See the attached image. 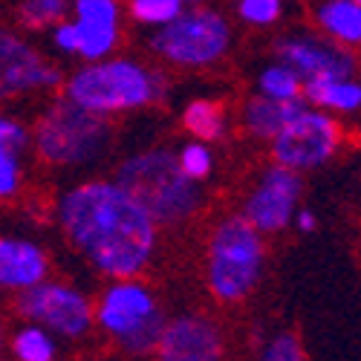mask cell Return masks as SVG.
<instances>
[{"mask_svg":"<svg viewBox=\"0 0 361 361\" xmlns=\"http://www.w3.org/2000/svg\"><path fill=\"white\" fill-rule=\"evenodd\" d=\"M58 217L70 243L110 278H133L157 246V223L116 183H84L67 191Z\"/></svg>","mask_w":361,"mask_h":361,"instance_id":"1","label":"cell"},{"mask_svg":"<svg viewBox=\"0 0 361 361\" xmlns=\"http://www.w3.org/2000/svg\"><path fill=\"white\" fill-rule=\"evenodd\" d=\"M116 185L125 188L154 223L188 220L200 208L197 183L183 173L171 150H147L130 157L118 168Z\"/></svg>","mask_w":361,"mask_h":361,"instance_id":"2","label":"cell"},{"mask_svg":"<svg viewBox=\"0 0 361 361\" xmlns=\"http://www.w3.org/2000/svg\"><path fill=\"white\" fill-rule=\"evenodd\" d=\"M162 93L157 73L136 61H90L67 81V99L90 113H118L150 104Z\"/></svg>","mask_w":361,"mask_h":361,"instance_id":"3","label":"cell"},{"mask_svg":"<svg viewBox=\"0 0 361 361\" xmlns=\"http://www.w3.org/2000/svg\"><path fill=\"white\" fill-rule=\"evenodd\" d=\"M263 272L260 231L240 214L217 226L208 246V286L220 300H243Z\"/></svg>","mask_w":361,"mask_h":361,"instance_id":"4","label":"cell"},{"mask_svg":"<svg viewBox=\"0 0 361 361\" xmlns=\"http://www.w3.org/2000/svg\"><path fill=\"white\" fill-rule=\"evenodd\" d=\"M110 136L113 130L104 116L64 99L41 116L35 128V147L52 165H84L104 154Z\"/></svg>","mask_w":361,"mask_h":361,"instance_id":"5","label":"cell"},{"mask_svg":"<svg viewBox=\"0 0 361 361\" xmlns=\"http://www.w3.org/2000/svg\"><path fill=\"white\" fill-rule=\"evenodd\" d=\"M96 318L107 329V336H113L128 353L139 355L157 350L168 324L162 310L157 307L154 292L130 278H122L102 295Z\"/></svg>","mask_w":361,"mask_h":361,"instance_id":"6","label":"cell"},{"mask_svg":"<svg viewBox=\"0 0 361 361\" xmlns=\"http://www.w3.org/2000/svg\"><path fill=\"white\" fill-rule=\"evenodd\" d=\"M231 32L223 15L212 9H183L173 20L162 23L154 35V49L173 64L183 67H205L214 64L228 49Z\"/></svg>","mask_w":361,"mask_h":361,"instance_id":"7","label":"cell"},{"mask_svg":"<svg viewBox=\"0 0 361 361\" xmlns=\"http://www.w3.org/2000/svg\"><path fill=\"white\" fill-rule=\"evenodd\" d=\"M341 130L333 116L321 110H300L292 122L272 139L275 162L292 171H310L324 165L338 150Z\"/></svg>","mask_w":361,"mask_h":361,"instance_id":"8","label":"cell"},{"mask_svg":"<svg viewBox=\"0 0 361 361\" xmlns=\"http://www.w3.org/2000/svg\"><path fill=\"white\" fill-rule=\"evenodd\" d=\"M18 307L38 326L52 329V333L67 336V338H78L93 326V307H90V300L67 283L41 281L35 286H29L20 292Z\"/></svg>","mask_w":361,"mask_h":361,"instance_id":"9","label":"cell"},{"mask_svg":"<svg viewBox=\"0 0 361 361\" xmlns=\"http://www.w3.org/2000/svg\"><path fill=\"white\" fill-rule=\"evenodd\" d=\"M300 191H304V185H300V176L292 168H283V165L269 168L260 179V185L255 188V194L246 200L243 217L257 231H281L295 217Z\"/></svg>","mask_w":361,"mask_h":361,"instance_id":"10","label":"cell"},{"mask_svg":"<svg viewBox=\"0 0 361 361\" xmlns=\"http://www.w3.org/2000/svg\"><path fill=\"white\" fill-rule=\"evenodd\" d=\"M58 70L44 64V58L23 38L0 29V102L58 84Z\"/></svg>","mask_w":361,"mask_h":361,"instance_id":"11","label":"cell"},{"mask_svg":"<svg viewBox=\"0 0 361 361\" xmlns=\"http://www.w3.org/2000/svg\"><path fill=\"white\" fill-rule=\"evenodd\" d=\"M278 58L281 64L298 73L300 81L310 78H350L355 70L353 55L344 52L341 47L318 41L310 35H298V38H283L278 44Z\"/></svg>","mask_w":361,"mask_h":361,"instance_id":"12","label":"cell"},{"mask_svg":"<svg viewBox=\"0 0 361 361\" xmlns=\"http://www.w3.org/2000/svg\"><path fill=\"white\" fill-rule=\"evenodd\" d=\"M157 353L159 361H220L223 341L208 318L183 315L165 324Z\"/></svg>","mask_w":361,"mask_h":361,"instance_id":"13","label":"cell"},{"mask_svg":"<svg viewBox=\"0 0 361 361\" xmlns=\"http://www.w3.org/2000/svg\"><path fill=\"white\" fill-rule=\"evenodd\" d=\"M75 52L87 61L104 58L118 41L116 0H75Z\"/></svg>","mask_w":361,"mask_h":361,"instance_id":"14","label":"cell"},{"mask_svg":"<svg viewBox=\"0 0 361 361\" xmlns=\"http://www.w3.org/2000/svg\"><path fill=\"white\" fill-rule=\"evenodd\" d=\"M47 255L20 237H0V286L29 289L47 278Z\"/></svg>","mask_w":361,"mask_h":361,"instance_id":"15","label":"cell"},{"mask_svg":"<svg viewBox=\"0 0 361 361\" xmlns=\"http://www.w3.org/2000/svg\"><path fill=\"white\" fill-rule=\"evenodd\" d=\"M304 110V102H278V99H266V96H255L246 110H243V122L246 128L260 136V139H275L292 118Z\"/></svg>","mask_w":361,"mask_h":361,"instance_id":"16","label":"cell"},{"mask_svg":"<svg viewBox=\"0 0 361 361\" xmlns=\"http://www.w3.org/2000/svg\"><path fill=\"white\" fill-rule=\"evenodd\" d=\"M29 133L9 116H0V200L12 197L20 185V154Z\"/></svg>","mask_w":361,"mask_h":361,"instance_id":"17","label":"cell"},{"mask_svg":"<svg viewBox=\"0 0 361 361\" xmlns=\"http://www.w3.org/2000/svg\"><path fill=\"white\" fill-rule=\"evenodd\" d=\"M300 93L307 96V102L338 113H353L361 104V87L350 78H310L300 87Z\"/></svg>","mask_w":361,"mask_h":361,"instance_id":"18","label":"cell"},{"mask_svg":"<svg viewBox=\"0 0 361 361\" xmlns=\"http://www.w3.org/2000/svg\"><path fill=\"white\" fill-rule=\"evenodd\" d=\"M318 23L344 44L361 41V6L358 0H324L318 6Z\"/></svg>","mask_w":361,"mask_h":361,"instance_id":"19","label":"cell"},{"mask_svg":"<svg viewBox=\"0 0 361 361\" xmlns=\"http://www.w3.org/2000/svg\"><path fill=\"white\" fill-rule=\"evenodd\" d=\"M185 128L200 139V142H214L223 136L226 130V118H223V110L214 104V102H191L185 107V116H183Z\"/></svg>","mask_w":361,"mask_h":361,"instance_id":"20","label":"cell"},{"mask_svg":"<svg viewBox=\"0 0 361 361\" xmlns=\"http://www.w3.org/2000/svg\"><path fill=\"white\" fill-rule=\"evenodd\" d=\"M300 87H304V81H300L298 73L289 70L286 64L266 67L260 73V96H266V99L295 102V99H300Z\"/></svg>","mask_w":361,"mask_h":361,"instance_id":"21","label":"cell"},{"mask_svg":"<svg viewBox=\"0 0 361 361\" xmlns=\"http://www.w3.org/2000/svg\"><path fill=\"white\" fill-rule=\"evenodd\" d=\"M12 350H15L18 361H52L55 358V341L38 324L18 329L15 341H12Z\"/></svg>","mask_w":361,"mask_h":361,"instance_id":"22","label":"cell"},{"mask_svg":"<svg viewBox=\"0 0 361 361\" xmlns=\"http://www.w3.org/2000/svg\"><path fill=\"white\" fill-rule=\"evenodd\" d=\"M183 9H185L183 0H130L133 18L142 23H154V26L173 20Z\"/></svg>","mask_w":361,"mask_h":361,"instance_id":"23","label":"cell"},{"mask_svg":"<svg viewBox=\"0 0 361 361\" xmlns=\"http://www.w3.org/2000/svg\"><path fill=\"white\" fill-rule=\"evenodd\" d=\"M67 15V0H26L20 6V20L32 29L58 23Z\"/></svg>","mask_w":361,"mask_h":361,"instance_id":"24","label":"cell"},{"mask_svg":"<svg viewBox=\"0 0 361 361\" xmlns=\"http://www.w3.org/2000/svg\"><path fill=\"white\" fill-rule=\"evenodd\" d=\"M176 162H179V168H183V173H185L188 179H194V183H197V179H205L208 173H212V168H214L212 150H208L202 142L185 145L183 150H179Z\"/></svg>","mask_w":361,"mask_h":361,"instance_id":"25","label":"cell"},{"mask_svg":"<svg viewBox=\"0 0 361 361\" xmlns=\"http://www.w3.org/2000/svg\"><path fill=\"white\" fill-rule=\"evenodd\" d=\"M237 12L246 23L266 26L281 18V0H240Z\"/></svg>","mask_w":361,"mask_h":361,"instance_id":"26","label":"cell"},{"mask_svg":"<svg viewBox=\"0 0 361 361\" xmlns=\"http://www.w3.org/2000/svg\"><path fill=\"white\" fill-rule=\"evenodd\" d=\"M263 361H307V355H304V347H300L298 336L281 333V336H275L272 341L266 344Z\"/></svg>","mask_w":361,"mask_h":361,"instance_id":"27","label":"cell"},{"mask_svg":"<svg viewBox=\"0 0 361 361\" xmlns=\"http://www.w3.org/2000/svg\"><path fill=\"white\" fill-rule=\"evenodd\" d=\"M55 44L58 49H64V52H75V26L73 23H61L55 29Z\"/></svg>","mask_w":361,"mask_h":361,"instance_id":"28","label":"cell"},{"mask_svg":"<svg viewBox=\"0 0 361 361\" xmlns=\"http://www.w3.org/2000/svg\"><path fill=\"white\" fill-rule=\"evenodd\" d=\"M295 226L300 228V231H312L315 228V214L312 212H307V208H304V212H295Z\"/></svg>","mask_w":361,"mask_h":361,"instance_id":"29","label":"cell"},{"mask_svg":"<svg viewBox=\"0 0 361 361\" xmlns=\"http://www.w3.org/2000/svg\"><path fill=\"white\" fill-rule=\"evenodd\" d=\"M183 4H185V6H200L202 0H183Z\"/></svg>","mask_w":361,"mask_h":361,"instance_id":"30","label":"cell"},{"mask_svg":"<svg viewBox=\"0 0 361 361\" xmlns=\"http://www.w3.org/2000/svg\"><path fill=\"white\" fill-rule=\"evenodd\" d=\"M0 344H4V329H0Z\"/></svg>","mask_w":361,"mask_h":361,"instance_id":"31","label":"cell"}]
</instances>
